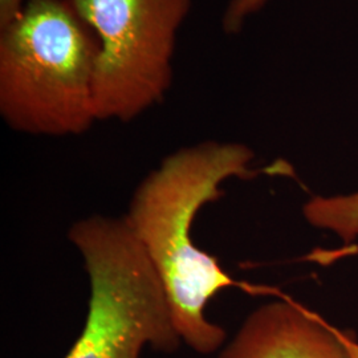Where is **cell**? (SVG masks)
Returning <instances> with one entry per match:
<instances>
[{
    "mask_svg": "<svg viewBox=\"0 0 358 358\" xmlns=\"http://www.w3.org/2000/svg\"><path fill=\"white\" fill-rule=\"evenodd\" d=\"M217 358H358V340L291 299L252 310Z\"/></svg>",
    "mask_w": 358,
    "mask_h": 358,
    "instance_id": "obj_5",
    "label": "cell"
},
{
    "mask_svg": "<svg viewBox=\"0 0 358 358\" xmlns=\"http://www.w3.org/2000/svg\"><path fill=\"white\" fill-rule=\"evenodd\" d=\"M254 150L239 142L203 141L166 155L136 187L124 219L165 287L183 344L208 356L227 343L226 329L206 315L224 289L243 287L192 239L198 213L223 195L231 178H254L285 169L251 166Z\"/></svg>",
    "mask_w": 358,
    "mask_h": 358,
    "instance_id": "obj_1",
    "label": "cell"
},
{
    "mask_svg": "<svg viewBox=\"0 0 358 358\" xmlns=\"http://www.w3.org/2000/svg\"><path fill=\"white\" fill-rule=\"evenodd\" d=\"M31 0H0V28L10 24Z\"/></svg>",
    "mask_w": 358,
    "mask_h": 358,
    "instance_id": "obj_8",
    "label": "cell"
},
{
    "mask_svg": "<svg viewBox=\"0 0 358 358\" xmlns=\"http://www.w3.org/2000/svg\"><path fill=\"white\" fill-rule=\"evenodd\" d=\"M303 215L310 226L337 235L346 248L358 239V192L315 195L304 203Z\"/></svg>",
    "mask_w": 358,
    "mask_h": 358,
    "instance_id": "obj_6",
    "label": "cell"
},
{
    "mask_svg": "<svg viewBox=\"0 0 358 358\" xmlns=\"http://www.w3.org/2000/svg\"><path fill=\"white\" fill-rule=\"evenodd\" d=\"M97 38V121L129 122L162 103L192 0H68Z\"/></svg>",
    "mask_w": 358,
    "mask_h": 358,
    "instance_id": "obj_4",
    "label": "cell"
},
{
    "mask_svg": "<svg viewBox=\"0 0 358 358\" xmlns=\"http://www.w3.org/2000/svg\"><path fill=\"white\" fill-rule=\"evenodd\" d=\"M99 44L68 0H31L0 28V115L32 136H78L97 121Z\"/></svg>",
    "mask_w": 358,
    "mask_h": 358,
    "instance_id": "obj_2",
    "label": "cell"
},
{
    "mask_svg": "<svg viewBox=\"0 0 358 358\" xmlns=\"http://www.w3.org/2000/svg\"><path fill=\"white\" fill-rule=\"evenodd\" d=\"M269 0H229L222 17L223 31L229 35L239 34L245 22L259 13Z\"/></svg>",
    "mask_w": 358,
    "mask_h": 358,
    "instance_id": "obj_7",
    "label": "cell"
},
{
    "mask_svg": "<svg viewBox=\"0 0 358 358\" xmlns=\"http://www.w3.org/2000/svg\"><path fill=\"white\" fill-rule=\"evenodd\" d=\"M69 242L90 280L84 328L64 358H141L146 348L182 345L165 287L124 217L92 215L73 223Z\"/></svg>",
    "mask_w": 358,
    "mask_h": 358,
    "instance_id": "obj_3",
    "label": "cell"
}]
</instances>
